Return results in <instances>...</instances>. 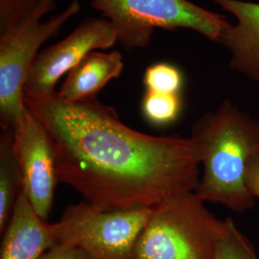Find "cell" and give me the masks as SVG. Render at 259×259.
<instances>
[{
	"instance_id": "e0dca14e",
	"label": "cell",
	"mask_w": 259,
	"mask_h": 259,
	"mask_svg": "<svg viewBox=\"0 0 259 259\" xmlns=\"http://www.w3.org/2000/svg\"><path fill=\"white\" fill-rule=\"evenodd\" d=\"M247 185L254 199L259 201V151L250 158L247 169Z\"/></svg>"
},
{
	"instance_id": "3957f363",
	"label": "cell",
	"mask_w": 259,
	"mask_h": 259,
	"mask_svg": "<svg viewBox=\"0 0 259 259\" xmlns=\"http://www.w3.org/2000/svg\"><path fill=\"white\" fill-rule=\"evenodd\" d=\"M59 0H0V126L13 129L26 110L24 85L28 73L51 37L82 10L71 0L61 13L42 21Z\"/></svg>"
},
{
	"instance_id": "ba28073f",
	"label": "cell",
	"mask_w": 259,
	"mask_h": 259,
	"mask_svg": "<svg viewBox=\"0 0 259 259\" xmlns=\"http://www.w3.org/2000/svg\"><path fill=\"white\" fill-rule=\"evenodd\" d=\"M11 130L22 175V188L36 211L47 220L59 183L52 141L46 127L27 107Z\"/></svg>"
},
{
	"instance_id": "9a60e30c",
	"label": "cell",
	"mask_w": 259,
	"mask_h": 259,
	"mask_svg": "<svg viewBox=\"0 0 259 259\" xmlns=\"http://www.w3.org/2000/svg\"><path fill=\"white\" fill-rule=\"evenodd\" d=\"M146 91L154 93L181 94L185 77L183 71L174 64L159 62L150 65L143 75Z\"/></svg>"
},
{
	"instance_id": "8fae6325",
	"label": "cell",
	"mask_w": 259,
	"mask_h": 259,
	"mask_svg": "<svg viewBox=\"0 0 259 259\" xmlns=\"http://www.w3.org/2000/svg\"><path fill=\"white\" fill-rule=\"evenodd\" d=\"M123 68V56L119 51H93L67 74L57 94L66 102L97 99L98 93L110 81L118 78Z\"/></svg>"
},
{
	"instance_id": "8992f818",
	"label": "cell",
	"mask_w": 259,
	"mask_h": 259,
	"mask_svg": "<svg viewBox=\"0 0 259 259\" xmlns=\"http://www.w3.org/2000/svg\"><path fill=\"white\" fill-rule=\"evenodd\" d=\"M152 208L104 210L83 201L66 207L55 226L58 245L83 250L91 259H133Z\"/></svg>"
},
{
	"instance_id": "6da1fadb",
	"label": "cell",
	"mask_w": 259,
	"mask_h": 259,
	"mask_svg": "<svg viewBox=\"0 0 259 259\" xmlns=\"http://www.w3.org/2000/svg\"><path fill=\"white\" fill-rule=\"evenodd\" d=\"M24 100L52 141L58 182L87 203L104 210L152 208L196 191L201 165L190 138L132 129L98 99L66 102L56 93Z\"/></svg>"
},
{
	"instance_id": "9c48e42d",
	"label": "cell",
	"mask_w": 259,
	"mask_h": 259,
	"mask_svg": "<svg viewBox=\"0 0 259 259\" xmlns=\"http://www.w3.org/2000/svg\"><path fill=\"white\" fill-rule=\"evenodd\" d=\"M236 19L226 29L219 44L230 52V67L259 83V2L211 0Z\"/></svg>"
},
{
	"instance_id": "52a82bcc",
	"label": "cell",
	"mask_w": 259,
	"mask_h": 259,
	"mask_svg": "<svg viewBox=\"0 0 259 259\" xmlns=\"http://www.w3.org/2000/svg\"><path fill=\"white\" fill-rule=\"evenodd\" d=\"M117 42L113 25L105 18L90 17L55 45L41 50L24 85V97L42 99L55 94L57 83L91 52L106 50Z\"/></svg>"
},
{
	"instance_id": "7c38bea8",
	"label": "cell",
	"mask_w": 259,
	"mask_h": 259,
	"mask_svg": "<svg viewBox=\"0 0 259 259\" xmlns=\"http://www.w3.org/2000/svg\"><path fill=\"white\" fill-rule=\"evenodd\" d=\"M23 187L21 170L14 147L12 130L0 138V232L3 233Z\"/></svg>"
},
{
	"instance_id": "277c9868",
	"label": "cell",
	"mask_w": 259,
	"mask_h": 259,
	"mask_svg": "<svg viewBox=\"0 0 259 259\" xmlns=\"http://www.w3.org/2000/svg\"><path fill=\"white\" fill-rule=\"evenodd\" d=\"M195 191L152 207L133 259H214L224 220L217 219Z\"/></svg>"
},
{
	"instance_id": "4fadbf2b",
	"label": "cell",
	"mask_w": 259,
	"mask_h": 259,
	"mask_svg": "<svg viewBox=\"0 0 259 259\" xmlns=\"http://www.w3.org/2000/svg\"><path fill=\"white\" fill-rule=\"evenodd\" d=\"M183 110L181 94L154 93L146 91L141 101L144 118L151 124L166 126L174 123Z\"/></svg>"
},
{
	"instance_id": "5bb4252c",
	"label": "cell",
	"mask_w": 259,
	"mask_h": 259,
	"mask_svg": "<svg viewBox=\"0 0 259 259\" xmlns=\"http://www.w3.org/2000/svg\"><path fill=\"white\" fill-rule=\"evenodd\" d=\"M214 259H259L253 245L231 218L224 220Z\"/></svg>"
},
{
	"instance_id": "30bf717a",
	"label": "cell",
	"mask_w": 259,
	"mask_h": 259,
	"mask_svg": "<svg viewBox=\"0 0 259 259\" xmlns=\"http://www.w3.org/2000/svg\"><path fill=\"white\" fill-rule=\"evenodd\" d=\"M57 244L54 224L39 216L23 188L3 232L0 259H38Z\"/></svg>"
},
{
	"instance_id": "7a4b0ae2",
	"label": "cell",
	"mask_w": 259,
	"mask_h": 259,
	"mask_svg": "<svg viewBox=\"0 0 259 259\" xmlns=\"http://www.w3.org/2000/svg\"><path fill=\"white\" fill-rule=\"evenodd\" d=\"M189 138L202 167L195 192L204 202L236 212L251 208L255 199L247 185V169L259 151L258 119L226 99L195 122Z\"/></svg>"
},
{
	"instance_id": "5b68a950",
	"label": "cell",
	"mask_w": 259,
	"mask_h": 259,
	"mask_svg": "<svg viewBox=\"0 0 259 259\" xmlns=\"http://www.w3.org/2000/svg\"><path fill=\"white\" fill-rule=\"evenodd\" d=\"M108 19L125 50L148 47L156 30H191L219 44L231 25L224 16L189 0H90Z\"/></svg>"
},
{
	"instance_id": "2e32d148",
	"label": "cell",
	"mask_w": 259,
	"mask_h": 259,
	"mask_svg": "<svg viewBox=\"0 0 259 259\" xmlns=\"http://www.w3.org/2000/svg\"><path fill=\"white\" fill-rule=\"evenodd\" d=\"M38 259H91L83 250L66 245H56Z\"/></svg>"
}]
</instances>
